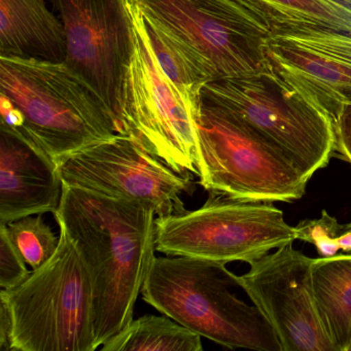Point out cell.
<instances>
[{
	"label": "cell",
	"mask_w": 351,
	"mask_h": 351,
	"mask_svg": "<svg viewBox=\"0 0 351 351\" xmlns=\"http://www.w3.org/2000/svg\"><path fill=\"white\" fill-rule=\"evenodd\" d=\"M295 232L297 240L314 245L319 258H330L339 252L351 254V223L340 225L326 210L319 219L300 221Z\"/></svg>",
	"instance_id": "44dd1931"
},
{
	"label": "cell",
	"mask_w": 351,
	"mask_h": 351,
	"mask_svg": "<svg viewBox=\"0 0 351 351\" xmlns=\"http://www.w3.org/2000/svg\"><path fill=\"white\" fill-rule=\"evenodd\" d=\"M237 275L223 263L188 256H155L143 283V301L201 337L228 348L282 351L256 306L232 293Z\"/></svg>",
	"instance_id": "3957f363"
},
{
	"label": "cell",
	"mask_w": 351,
	"mask_h": 351,
	"mask_svg": "<svg viewBox=\"0 0 351 351\" xmlns=\"http://www.w3.org/2000/svg\"><path fill=\"white\" fill-rule=\"evenodd\" d=\"M266 38L285 34H351V9L336 0H228Z\"/></svg>",
	"instance_id": "2e32d148"
},
{
	"label": "cell",
	"mask_w": 351,
	"mask_h": 351,
	"mask_svg": "<svg viewBox=\"0 0 351 351\" xmlns=\"http://www.w3.org/2000/svg\"><path fill=\"white\" fill-rule=\"evenodd\" d=\"M7 230L16 250L32 270L50 260L60 241V236L55 235L50 226L45 223L42 215L11 221L7 223Z\"/></svg>",
	"instance_id": "ffe728a7"
},
{
	"label": "cell",
	"mask_w": 351,
	"mask_h": 351,
	"mask_svg": "<svg viewBox=\"0 0 351 351\" xmlns=\"http://www.w3.org/2000/svg\"><path fill=\"white\" fill-rule=\"evenodd\" d=\"M201 101L198 176L207 192L273 203L303 197L310 178L289 156L225 108Z\"/></svg>",
	"instance_id": "5b68a950"
},
{
	"label": "cell",
	"mask_w": 351,
	"mask_h": 351,
	"mask_svg": "<svg viewBox=\"0 0 351 351\" xmlns=\"http://www.w3.org/2000/svg\"><path fill=\"white\" fill-rule=\"evenodd\" d=\"M64 26L65 62L110 108L125 134V85L134 43L128 0H53Z\"/></svg>",
	"instance_id": "8fae6325"
},
{
	"label": "cell",
	"mask_w": 351,
	"mask_h": 351,
	"mask_svg": "<svg viewBox=\"0 0 351 351\" xmlns=\"http://www.w3.org/2000/svg\"><path fill=\"white\" fill-rule=\"evenodd\" d=\"M295 240V227L273 202L217 193L196 210L156 217V250L168 256L250 264Z\"/></svg>",
	"instance_id": "8992f818"
},
{
	"label": "cell",
	"mask_w": 351,
	"mask_h": 351,
	"mask_svg": "<svg viewBox=\"0 0 351 351\" xmlns=\"http://www.w3.org/2000/svg\"><path fill=\"white\" fill-rule=\"evenodd\" d=\"M102 351H202L200 335L169 316L145 315L106 341Z\"/></svg>",
	"instance_id": "ac0fdd59"
},
{
	"label": "cell",
	"mask_w": 351,
	"mask_h": 351,
	"mask_svg": "<svg viewBox=\"0 0 351 351\" xmlns=\"http://www.w3.org/2000/svg\"><path fill=\"white\" fill-rule=\"evenodd\" d=\"M12 322L7 306L0 302V351H11Z\"/></svg>",
	"instance_id": "cb8c5ba5"
},
{
	"label": "cell",
	"mask_w": 351,
	"mask_h": 351,
	"mask_svg": "<svg viewBox=\"0 0 351 351\" xmlns=\"http://www.w3.org/2000/svg\"><path fill=\"white\" fill-rule=\"evenodd\" d=\"M0 56L66 61L64 26L45 0H0Z\"/></svg>",
	"instance_id": "9a60e30c"
},
{
	"label": "cell",
	"mask_w": 351,
	"mask_h": 351,
	"mask_svg": "<svg viewBox=\"0 0 351 351\" xmlns=\"http://www.w3.org/2000/svg\"><path fill=\"white\" fill-rule=\"evenodd\" d=\"M63 182L59 165L25 136L0 126V223L55 213Z\"/></svg>",
	"instance_id": "5bb4252c"
},
{
	"label": "cell",
	"mask_w": 351,
	"mask_h": 351,
	"mask_svg": "<svg viewBox=\"0 0 351 351\" xmlns=\"http://www.w3.org/2000/svg\"><path fill=\"white\" fill-rule=\"evenodd\" d=\"M0 110L1 124L58 165L119 133L101 96L66 62L0 56Z\"/></svg>",
	"instance_id": "7a4b0ae2"
},
{
	"label": "cell",
	"mask_w": 351,
	"mask_h": 351,
	"mask_svg": "<svg viewBox=\"0 0 351 351\" xmlns=\"http://www.w3.org/2000/svg\"><path fill=\"white\" fill-rule=\"evenodd\" d=\"M145 28L152 50L159 63L160 69L165 73L170 83L178 90L186 104L199 114L202 102L201 90L206 84L204 80L165 36L147 24V21Z\"/></svg>",
	"instance_id": "d6986e66"
},
{
	"label": "cell",
	"mask_w": 351,
	"mask_h": 351,
	"mask_svg": "<svg viewBox=\"0 0 351 351\" xmlns=\"http://www.w3.org/2000/svg\"><path fill=\"white\" fill-rule=\"evenodd\" d=\"M336 1L342 3L343 5L349 8V9H351V0H336Z\"/></svg>",
	"instance_id": "d4e9b609"
},
{
	"label": "cell",
	"mask_w": 351,
	"mask_h": 351,
	"mask_svg": "<svg viewBox=\"0 0 351 351\" xmlns=\"http://www.w3.org/2000/svg\"><path fill=\"white\" fill-rule=\"evenodd\" d=\"M318 314L336 351H351V254L313 258Z\"/></svg>",
	"instance_id": "e0dca14e"
},
{
	"label": "cell",
	"mask_w": 351,
	"mask_h": 351,
	"mask_svg": "<svg viewBox=\"0 0 351 351\" xmlns=\"http://www.w3.org/2000/svg\"><path fill=\"white\" fill-rule=\"evenodd\" d=\"M59 171L67 186L151 205L157 217L186 213L182 195L195 191L192 172L176 171L121 133L65 158Z\"/></svg>",
	"instance_id": "30bf717a"
},
{
	"label": "cell",
	"mask_w": 351,
	"mask_h": 351,
	"mask_svg": "<svg viewBox=\"0 0 351 351\" xmlns=\"http://www.w3.org/2000/svg\"><path fill=\"white\" fill-rule=\"evenodd\" d=\"M12 322L11 351H94V285L75 240L60 227L48 262L1 289Z\"/></svg>",
	"instance_id": "277c9868"
},
{
	"label": "cell",
	"mask_w": 351,
	"mask_h": 351,
	"mask_svg": "<svg viewBox=\"0 0 351 351\" xmlns=\"http://www.w3.org/2000/svg\"><path fill=\"white\" fill-rule=\"evenodd\" d=\"M205 83L266 71L267 38L228 0H128Z\"/></svg>",
	"instance_id": "52a82bcc"
},
{
	"label": "cell",
	"mask_w": 351,
	"mask_h": 351,
	"mask_svg": "<svg viewBox=\"0 0 351 351\" xmlns=\"http://www.w3.org/2000/svg\"><path fill=\"white\" fill-rule=\"evenodd\" d=\"M75 240L94 285L98 348L133 320L156 252L151 205L63 184L54 213Z\"/></svg>",
	"instance_id": "6da1fadb"
},
{
	"label": "cell",
	"mask_w": 351,
	"mask_h": 351,
	"mask_svg": "<svg viewBox=\"0 0 351 351\" xmlns=\"http://www.w3.org/2000/svg\"><path fill=\"white\" fill-rule=\"evenodd\" d=\"M263 50L267 73L332 120L351 104V34L270 36Z\"/></svg>",
	"instance_id": "4fadbf2b"
},
{
	"label": "cell",
	"mask_w": 351,
	"mask_h": 351,
	"mask_svg": "<svg viewBox=\"0 0 351 351\" xmlns=\"http://www.w3.org/2000/svg\"><path fill=\"white\" fill-rule=\"evenodd\" d=\"M129 10L134 43L125 85V134L176 171L199 176V114L160 69L141 12L130 3Z\"/></svg>",
	"instance_id": "9c48e42d"
},
{
	"label": "cell",
	"mask_w": 351,
	"mask_h": 351,
	"mask_svg": "<svg viewBox=\"0 0 351 351\" xmlns=\"http://www.w3.org/2000/svg\"><path fill=\"white\" fill-rule=\"evenodd\" d=\"M201 99L225 108L282 149L307 178L335 156L332 120L267 71L209 82Z\"/></svg>",
	"instance_id": "ba28073f"
},
{
	"label": "cell",
	"mask_w": 351,
	"mask_h": 351,
	"mask_svg": "<svg viewBox=\"0 0 351 351\" xmlns=\"http://www.w3.org/2000/svg\"><path fill=\"white\" fill-rule=\"evenodd\" d=\"M29 273L25 261L10 238L7 225L0 223V287L1 289L15 287Z\"/></svg>",
	"instance_id": "7402d4cb"
},
{
	"label": "cell",
	"mask_w": 351,
	"mask_h": 351,
	"mask_svg": "<svg viewBox=\"0 0 351 351\" xmlns=\"http://www.w3.org/2000/svg\"><path fill=\"white\" fill-rule=\"evenodd\" d=\"M336 149L335 156L339 155L351 164V104L343 106L338 114L332 119Z\"/></svg>",
	"instance_id": "603a6c76"
},
{
	"label": "cell",
	"mask_w": 351,
	"mask_h": 351,
	"mask_svg": "<svg viewBox=\"0 0 351 351\" xmlns=\"http://www.w3.org/2000/svg\"><path fill=\"white\" fill-rule=\"evenodd\" d=\"M312 262L293 243L250 263L240 287L267 318L282 351H336L318 314Z\"/></svg>",
	"instance_id": "7c38bea8"
}]
</instances>
